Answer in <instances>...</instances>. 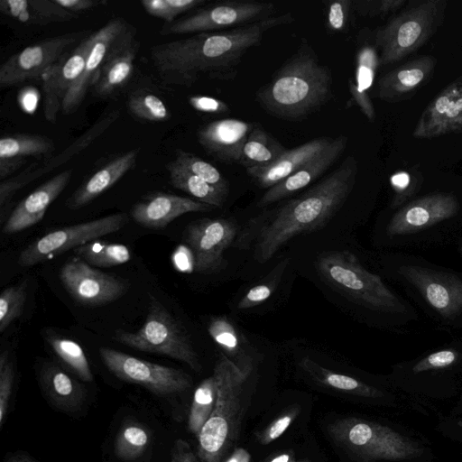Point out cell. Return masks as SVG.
Returning a JSON list of instances; mask_svg holds the SVG:
<instances>
[{"label": "cell", "instance_id": "obj_19", "mask_svg": "<svg viewBox=\"0 0 462 462\" xmlns=\"http://www.w3.org/2000/svg\"><path fill=\"white\" fill-rule=\"evenodd\" d=\"M95 32L85 37L58 62L49 67L42 76L44 96L43 114L47 121L53 123L63 101L82 73L88 54L94 43Z\"/></svg>", "mask_w": 462, "mask_h": 462}, {"label": "cell", "instance_id": "obj_48", "mask_svg": "<svg viewBox=\"0 0 462 462\" xmlns=\"http://www.w3.org/2000/svg\"><path fill=\"white\" fill-rule=\"evenodd\" d=\"M299 413L298 408H291L273 420L265 429L257 434L262 445H267L279 439L294 421Z\"/></svg>", "mask_w": 462, "mask_h": 462}, {"label": "cell", "instance_id": "obj_57", "mask_svg": "<svg viewBox=\"0 0 462 462\" xmlns=\"http://www.w3.org/2000/svg\"><path fill=\"white\" fill-rule=\"evenodd\" d=\"M223 462H251V455L246 449L236 448Z\"/></svg>", "mask_w": 462, "mask_h": 462}, {"label": "cell", "instance_id": "obj_31", "mask_svg": "<svg viewBox=\"0 0 462 462\" xmlns=\"http://www.w3.org/2000/svg\"><path fill=\"white\" fill-rule=\"evenodd\" d=\"M0 11L18 22L36 26L69 22L79 18L53 0H2Z\"/></svg>", "mask_w": 462, "mask_h": 462}, {"label": "cell", "instance_id": "obj_52", "mask_svg": "<svg viewBox=\"0 0 462 462\" xmlns=\"http://www.w3.org/2000/svg\"><path fill=\"white\" fill-rule=\"evenodd\" d=\"M188 101L193 109L203 113L223 114L229 110L227 104L211 97L192 96Z\"/></svg>", "mask_w": 462, "mask_h": 462}, {"label": "cell", "instance_id": "obj_40", "mask_svg": "<svg viewBox=\"0 0 462 462\" xmlns=\"http://www.w3.org/2000/svg\"><path fill=\"white\" fill-rule=\"evenodd\" d=\"M45 337L53 352L73 374L84 382L93 381L87 356L77 342L60 337L52 332L47 333Z\"/></svg>", "mask_w": 462, "mask_h": 462}, {"label": "cell", "instance_id": "obj_43", "mask_svg": "<svg viewBox=\"0 0 462 462\" xmlns=\"http://www.w3.org/2000/svg\"><path fill=\"white\" fill-rule=\"evenodd\" d=\"M174 161L182 168L217 189L224 196H227L228 181L211 163L181 149L176 151Z\"/></svg>", "mask_w": 462, "mask_h": 462}, {"label": "cell", "instance_id": "obj_14", "mask_svg": "<svg viewBox=\"0 0 462 462\" xmlns=\"http://www.w3.org/2000/svg\"><path fill=\"white\" fill-rule=\"evenodd\" d=\"M274 10L273 3L262 2H219L199 9L193 14L165 23L162 35L208 32L236 28L266 17ZM238 27V26H237Z\"/></svg>", "mask_w": 462, "mask_h": 462}, {"label": "cell", "instance_id": "obj_55", "mask_svg": "<svg viewBox=\"0 0 462 462\" xmlns=\"http://www.w3.org/2000/svg\"><path fill=\"white\" fill-rule=\"evenodd\" d=\"M174 264L180 272H191L195 269L194 256L190 249L180 246L173 255Z\"/></svg>", "mask_w": 462, "mask_h": 462}, {"label": "cell", "instance_id": "obj_20", "mask_svg": "<svg viewBox=\"0 0 462 462\" xmlns=\"http://www.w3.org/2000/svg\"><path fill=\"white\" fill-rule=\"evenodd\" d=\"M132 27L125 19L115 18L95 32V41L84 69L63 101L61 110L64 114L69 115L79 107L88 88L94 85L103 64Z\"/></svg>", "mask_w": 462, "mask_h": 462}, {"label": "cell", "instance_id": "obj_3", "mask_svg": "<svg viewBox=\"0 0 462 462\" xmlns=\"http://www.w3.org/2000/svg\"><path fill=\"white\" fill-rule=\"evenodd\" d=\"M385 278L394 282L433 327L462 332V271L410 252H392L382 260Z\"/></svg>", "mask_w": 462, "mask_h": 462}, {"label": "cell", "instance_id": "obj_9", "mask_svg": "<svg viewBox=\"0 0 462 462\" xmlns=\"http://www.w3.org/2000/svg\"><path fill=\"white\" fill-rule=\"evenodd\" d=\"M390 384L414 397L443 398L462 389V337L393 365Z\"/></svg>", "mask_w": 462, "mask_h": 462}, {"label": "cell", "instance_id": "obj_22", "mask_svg": "<svg viewBox=\"0 0 462 462\" xmlns=\"http://www.w3.org/2000/svg\"><path fill=\"white\" fill-rule=\"evenodd\" d=\"M254 125L235 118L212 121L198 131V141L211 156L226 163L239 162Z\"/></svg>", "mask_w": 462, "mask_h": 462}, {"label": "cell", "instance_id": "obj_30", "mask_svg": "<svg viewBox=\"0 0 462 462\" xmlns=\"http://www.w3.org/2000/svg\"><path fill=\"white\" fill-rule=\"evenodd\" d=\"M39 381L44 395L57 409L74 413L82 407L86 400L85 388L60 366L52 363L43 365Z\"/></svg>", "mask_w": 462, "mask_h": 462}, {"label": "cell", "instance_id": "obj_1", "mask_svg": "<svg viewBox=\"0 0 462 462\" xmlns=\"http://www.w3.org/2000/svg\"><path fill=\"white\" fill-rule=\"evenodd\" d=\"M293 20L291 14L287 13L228 31L200 32L156 44L150 50V59L167 85L189 88L206 77L232 80L244 55L260 43L267 31Z\"/></svg>", "mask_w": 462, "mask_h": 462}, {"label": "cell", "instance_id": "obj_12", "mask_svg": "<svg viewBox=\"0 0 462 462\" xmlns=\"http://www.w3.org/2000/svg\"><path fill=\"white\" fill-rule=\"evenodd\" d=\"M127 221L128 216L125 213H116L54 230L27 246L20 254L18 264L29 267L50 260L72 248L116 232Z\"/></svg>", "mask_w": 462, "mask_h": 462}, {"label": "cell", "instance_id": "obj_17", "mask_svg": "<svg viewBox=\"0 0 462 462\" xmlns=\"http://www.w3.org/2000/svg\"><path fill=\"white\" fill-rule=\"evenodd\" d=\"M236 226L225 218H205L190 224L185 232L195 262V270L211 273L221 270L226 262L224 252L233 243Z\"/></svg>", "mask_w": 462, "mask_h": 462}, {"label": "cell", "instance_id": "obj_33", "mask_svg": "<svg viewBox=\"0 0 462 462\" xmlns=\"http://www.w3.org/2000/svg\"><path fill=\"white\" fill-rule=\"evenodd\" d=\"M379 65L376 50L370 45L363 46L356 55L355 80H349L352 99L370 121H374L375 111L368 91Z\"/></svg>", "mask_w": 462, "mask_h": 462}, {"label": "cell", "instance_id": "obj_46", "mask_svg": "<svg viewBox=\"0 0 462 462\" xmlns=\"http://www.w3.org/2000/svg\"><path fill=\"white\" fill-rule=\"evenodd\" d=\"M205 0H142L141 5L151 16L171 23L175 18L189 10L203 5Z\"/></svg>", "mask_w": 462, "mask_h": 462}, {"label": "cell", "instance_id": "obj_58", "mask_svg": "<svg viewBox=\"0 0 462 462\" xmlns=\"http://www.w3.org/2000/svg\"><path fill=\"white\" fill-rule=\"evenodd\" d=\"M5 462H37L30 455L23 451L8 454Z\"/></svg>", "mask_w": 462, "mask_h": 462}, {"label": "cell", "instance_id": "obj_8", "mask_svg": "<svg viewBox=\"0 0 462 462\" xmlns=\"http://www.w3.org/2000/svg\"><path fill=\"white\" fill-rule=\"evenodd\" d=\"M328 430L335 443L359 462H426L430 455L409 434L366 419H341Z\"/></svg>", "mask_w": 462, "mask_h": 462}, {"label": "cell", "instance_id": "obj_10", "mask_svg": "<svg viewBox=\"0 0 462 462\" xmlns=\"http://www.w3.org/2000/svg\"><path fill=\"white\" fill-rule=\"evenodd\" d=\"M447 6V0L419 1L378 28L379 64L397 62L421 47L442 24Z\"/></svg>", "mask_w": 462, "mask_h": 462}, {"label": "cell", "instance_id": "obj_56", "mask_svg": "<svg viewBox=\"0 0 462 462\" xmlns=\"http://www.w3.org/2000/svg\"><path fill=\"white\" fill-rule=\"evenodd\" d=\"M27 162L24 158H0V180L8 179Z\"/></svg>", "mask_w": 462, "mask_h": 462}, {"label": "cell", "instance_id": "obj_21", "mask_svg": "<svg viewBox=\"0 0 462 462\" xmlns=\"http://www.w3.org/2000/svg\"><path fill=\"white\" fill-rule=\"evenodd\" d=\"M462 132V76L447 85L425 107L412 133L430 139Z\"/></svg>", "mask_w": 462, "mask_h": 462}, {"label": "cell", "instance_id": "obj_45", "mask_svg": "<svg viewBox=\"0 0 462 462\" xmlns=\"http://www.w3.org/2000/svg\"><path fill=\"white\" fill-rule=\"evenodd\" d=\"M27 296V282L23 281L6 287L0 295V332L23 313Z\"/></svg>", "mask_w": 462, "mask_h": 462}, {"label": "cell", "instance_id": "obj_16", "mask_svg": "<svg viewBox=\"0 0 462 462\" xmlns=\"http://www.w3.org/2000/svg\"><path fill=\"white\" fill-rule=\"evenodd\" d=\"M60 281L69 295L79 303L97 306L120 298L128 285L123 280L91 267L80 258L64 263Z\"/></svg>", "mask_w": 462, "mask_h": 462}, {"label": "cell", "instance_id": "obj_27", "mask_svg": "<svg viewBox=\"0 0 462 462\" xmlns=\"http://www.w3.org/2000/svg\"><path fill=\"white\" fill-rule=\"evenodd\" d=\"M136 29L133 26L115 47L103 64L93 85L99 97H108L123 88L130 79L139 42L135 39Z\"/></svg>", "mask_w": 462, "mask_h": 462}, {"label": "cell", "instance_id": "obj_41", "mask_svg": "<svg viewBox=\"0 0 462 462\" xmlns=\"http://www.w3.org/2000/svg\"><path fill=\"white\" fill-rule=\"evenodd\" d=\"M216 399V381L211 374L198 385L193 394L188 418V428L192 434L199 435L214 409Z\"/></svg>", "mask_w": 462, "mask_h": 462}, {"label": "cell", "instance_id": "obj_49", "mask_svg": "<svg viewBox=\"0 0 462 462\" xmlns=\"http://www.w3.org/2000/svg\"><path fill=\"white\" fill-rule=\"evenodd\" d=\"M351 0H336L329 2L327 7V27L337 32L345 30L351 9Z\"/></svg>", "mask_w": 462, "mask_h": 462}, {"label": "cell", "instance_id": "obj_60", "mask_svg": "<svg viewBox=\"0 0 462 462\" xmlns=\"http://www.w3.org/2000/svg\"><path fill=\"white\" fill-rule=\"evenodd\" d=\"M457 254L462 261V235L455 242Z\"/></svg>", "mask_w": 462, "mask_h": 462}, {"label": "cell", "instance_id": "obj_39", "mask_svg": "<svg viewBox=\"0 0 462 462\" xmlns=\"http://www.w3.org/2000/svg\"><path fill=\"white\" fill-rule=\"evenodd\" d=\"M74 254L89 265L97 267H112L131 260V252L125 245L97 240L76 247Z\"/></svg>", "mask_w": 462, "mask_h": 462}, {"label": "cell", "instance_id": "obj_28", "mask_svg": "<svg viewBox=\"0 0 462 462\" xmlns=\"http://www.w3.org/2000/svg\"><path fill=\"white\" fill-rule=\"evenodd\" d=\"M332 140L330 137L313 139L293 149L286 150L271 164L249 168L246 169V172L259 187L270 189L318 155Z\"/></svg>", "mask_w": 462, "mask_h": 462}, {"label": "cell", "instance_id": "obj_59", "mask_svg": "<svg viewBox=\"0 0 462 462\" xmlns=\"http://www.w3.org/2000/svg\"><path fill=\"white\" fill-rule=\"evenodd\" d=\"M293 459V456L290 452L281 453L273 457L269 462H291Z\"/></svg>", "mask_w": 462, "mask_h": 462}, {"label": "cell", "instance_id": "obj_11", "mask_svg": "<svg viewBox=\"0 0 462 462\" xmlns=\"http://www.w3.org/2000/svg\"><path fill=\"white\" fill-rule=\"evenodd\" d=\"M149 308L143 326L136 332H121L120 343L140 351L161 354L200 370L199 356L180 323L163 304L149 295Z\"/></svg>", "mask_w": 462, "mask_h": 462}, {"label": "cell", "instance_id": "obj_61", "mask_svg": "<svg viewBox=\"0 0 462 462\" xmlns=\"http://www.w3.org/2000/svg\"><path fill=\"white\" fill-rule=\"evenodd\" d=\"M291 462H309L308 460H295L294 458Z\"/></svg>", "mask_w": 462, "mask_h": 462}, {"label": "cell", "instance_id": "obj_35", "mask_svg": "<svg viewBox=\"0 0 462 462\" xmlns=\"http://www.w3.org/2000/svg\"><path fill=\"white\" fill-rule=\"evenodd\" d=\"M286 150L263 127L254 125L243 147L239 163L245 169L266 166L276 161Z\"/></svg>", "mask_w": 462, "mask_h": 462}, {"label": "cell", "instance_id": "obj_7", "mask_svg": "<svg viewBox=\"0 0 462 462\" xmlns=\"http://www.w3.org/2000/svg\"><path fill=\"white\" fill-rule=\"evenodd\" d=\"M212 374L217 386L216 403L197 436L201 462H223L236 441L245 404V385L250 375L222 352Z\"/></svg>", "mask_w": 462, "mask_h": 462}, {"label": "cell", "instance_id": "obj_23", "mask_svg": "<svg viewBox=\"0 0 462 462\" xmlns=\"http://www.w3.org/2000/svg\"><path fill=\"white\" fill-rule=\"evenodd\" d=\"M437 59L422 55L383 75L378 81L377 94L388 103L405 101L425 86L434 74Z\"/></svg>", "mask_w": 462, "mask_h": 462}, {"label": "cell", "instance_id": "obj_13", "mask_svg": "<svg viewBox=\"0 0 462 462\" xmlns=\"http://www.w3.org/2000/svg\"><path fill=\"white\" fill-rule=\"evenodd\" d=\"M99 354L106 366L117 378L139 384L157 395L182 393L191 386V378L180 370L142 360L109 347H101Z\"/></svg>", "mask_w": 462, "mask_h": 462}, {"label": "cell", "instance_id": "obj_34", "mask_svg": "<svg viewBox=\"0 0 462 462\" xmlns=\"http://www.w3.org/2000/svg\"><path fill=\"white\" fill-rule=\"evenodd\" d=\"M208 332L220 349L243 372L250 374L253 358L244 350L235 326L226 316L213 317L208 326Z\"/></svg>", "mask_w": 462, "mask_h": 462}, {"label": "cell", "instance_id": "obj_44", "mask_svg": "<svg viewBox=\"0 0 462 462\" xmlns=\"http://www.w3.org/2000/svg\"><path fill=\"white\" fill-rule=\"evenodd\" d=\"M423 177L419 171H399L390 177L393 196L388 208L393 209L416 196L423 187Z\"/></svg>", "mask_w": 462, "mask_h": 462}, {"label": "cell", "instance_id": "obj_53", "mask_svg": "<svg viewBox=\"0 0 462 462\" xmlns=\"http://www.w3.org/2000/svg\"><path fill=\"white\" fill-rule=\"evenodd\" d=\"M198 457L183 439H177L172 446L171 462H199Z\"/></svg>", "mask_w": 462, "mask_h": 462}, {"label": "cell", "instance_id": "obj_29", "mask_svg": "<svg viewBox=\"0 0 462 462\" xmlns=\"http://www.w3.org/2000/svg\"><path fill=\"white\" fill-rule=\"evenodd\" d=\"M138 154V149L130 150L106 162L75 190L67 207L79 209L110 189L134 167Z\"/></svg>", "mask_w": 462, "mask_h": 462}, {"label": "cell", "instance_id": "obj_37", "mask_svg": "<svg viewBox=\"0 0 462 462\" xmlns=\"http://www.w3.org/2000/svg\"><path fill=\"white\" fill-rule=\"evenodd\" d=\"M55 150L53 140L32 134H15L0 140V158L43 157L48 159Z\"/></svg>", "mask_w": 462, "mask_h": 462}, {"label": "cell", "instance_id": "obj_47", "mask_svg": "<svg viewBox=\"0 0 462 462\" xmlns=\"http://www.w3.org/2000/svg\"><path fill=\"white\" fill-rule=\"evenodd\" d=\"M14 386V368L9 352L0 355V427L5 424Z\"/></svg>", "mask_w": 462, "mask_h": 462}, {"label": "cell", "instance_id": "obj_50", "mask_svg": "<svg viewBox=\"0 0 462 462\" xmlns=\"http://www.w3.org/2000/svg\"><path fill=\"white\" fill-rule=\"evenodd\" d=\"M406 0H378L361 2L358 11L363 15H385L400 9L406 4Z\"/></svg>", "mask_w": 462, "mask_h": 462}, {"label": "cell", "instance_id": "obj_4", "mask_svg": "<svg viewBox=\"0 0 462 462\" xmlns=\"http://www.w3.org/2000/svg\"><path fill=\"white\" fill-rule=\"evenodd\" d=\"M462 235V199L453 190L420 191L386 211L378 226L382 245L394 252L455 243Z\"/></svg>", "mask_w": 462, "mask_h": 462}, {"label": "cell", "instance_id": "obj_54", "mask_svg": "<svg viewBox=\"0 0 462 462\" xmlns=\"http://www.w3.org/2000/svg\"><path fill=\"white\" fill-rule=\"evenodd\" d=\"M60 6L78 14L79 12L93 9L97 6L106 5L104 0H53Z\"/></svg>", "mask_w": 462, "mask_h": 462}, {"label": "cell", "instance_id": "obj_2", "mask_svg": "<svg viewBox=\"0 0 462 462\" xmlns=\"http://www.w3.org/2000/svg\"><path fill=\"white\" fill-rule=\"evenodd\" d=\"M357 170V161L348 156L319 183L277 208L260 229L255 260L265 263L291 238L324 226L352 192Z\"/></svg>", "mask_w": 462, "mask_h": 462}, {"label": "cell", "instance_id": "obj_15", "mask_svg": "<svg viewBox=\"0 0 462 462\" xmlns=\"http://www.w3.org/2000/svg\"><path fill=\"white\" fill-rule=\"evenodd\" d=\"M84 32H69L27 46L10 56L0 67V86L12 87L28 80H40L43 72L58 62Z\"/></svg>", "mask_w": 462, "mask_h": 462}, {"label": "cell", "instance_id": "obj_5", "mask_svg": "<svg viewBox=\"0 0 462 462\" xmlns=\"http://www.w3.org/2000/svg\"><path fill=\"white\" fill-rule=\"evenodd\" d=\"M316 269L323 281L368 311L385 328L404 334L420 320L419 311L407 298L349 251L321 254Z\"/></svg>", "mask_w": 462, "mask_h": 462}, {"label": "cell", "instance_id": "obj_42", "mask_svg": "<svg viewBox=\"0 0 462 462\" xmlns=\"http://www.w3.org/2000/svg\"><path fill=\"white\" fill-rule=\"evenodd\" d=\"M128 111L137 119L147 122H164L171 113L164 102L153 93L136 90L127 99Z\"/></svg>", "mask_w": 462, "mask_h": 462}, {"label": "cell", "instance_id": "obj_36", "mask_svg": "<svg viewBox=\"0 0 462 462\" xmlns=\"http://www.w3.org/2000/svg\"><path fill=\"white\" fill-rule=\"evenodd\" d=\"M166 169L169 172L170 182L174 188L215 208L223 205L226 196L199 177L182 168L174 160L166 165Z\"/></svg>", "mask_w": 462, "mask_h": 462}, {"label": "cell", "instance_id": "obj_32", "mask_svg": "<svg viewBox=\"0 0 462 462\" xmlns=\"http://www.w3.org/2000/svg\"><path fill=\"white\" fill-rule=\"evenodd\" d=\"M300 365L313 380L328 388L363 398L389 397V393L383 389L358 378L331 371L310 357L302 358Z\"/></svg>", "mask_w": 462, "mask_h": 462}, {"label": "cell", "instance_id": "obj_25", "mask_svg": "<svg viewBox=\"0 0 462 462\" xmlns=\"http://www.w3.org/2000/svg\"><path fill=\"white\" fill-rule=\"evenodd\" d=\"M214 208L189 198L155 192L134 206L132 217L143 226L161 229L186 213L209 211Z\"/></svg>", "mask_w": 462, "mask_h": 462}, {"label": "cell", "instance_id": "obj_18", "mask_svg": "<svg viewBox=\"0 0 462 462\" xmlns=\"http://www.w3.org/2000/svg\"><path fill=\"white\" fill-rule=\"evenodd\" d=\"M120 116V111L114 109L102 115L87 131L79 136L59 154L50 157L39 167L31 164L21 173L10 177L0 183L1 212L7 208L13 196L21 189L46 175L88 147L95 140L102 135Z\"/></svg>", "mask_w": 462, "mask_h": 462}, {"label": "cell", "instance_id": "obj_24", "mask_svg": "<svg viewBox=\"0 0 462 462\" xmlns=\"http://www.w3.org/2000/svg\"><path fill=\"white\" fill-rule=\"evenodd\" d=\"M71 175L72 170L63 171L25 197L6 219L3 233L7 235L17 233L39 223L43 218L48 207L67 187Z\"/></svg>", "mask_w": 462, "mask_h": 462}, {"label": "cell", "instance_id": "obj_26", "mask_svg": "<svg viewBox=\"0 0 462 462\" xmlns=\"http://www.w3.org/2000/svg\"><path fill=\"white\" fill-rule=\"evenodd\" d=\"M346 146V136L340 135L334 138L322 152L306 162L298 171L268 189L260 199L258 206H267L307 187L321 176L339 158Z\"/></svg>", "mask_w": 462, "mask_h": 462}, {"label": "cell", "instance_id": "obj_51", "mask_svg": "<svg viewBox=\"0 0 462 462\" xmlns=\"http://www.w3.org/2000/svg\"><path fill=\"white\" fill-rule=\"evenodd\" d=\"M274 285L272 283H261L252 287L246 294L239 300L237 308L247 310L254 308L265 300L273 294Z\"/></svg>", "mask_w": 462, "mask_h": 462}, {"label": "cell", "instance_id": "obj_38", "mask_svg": "<svg viewBox=\"0 0 462 462\" xmlns=\"http://www.w3.org/2000/svg\"><path fill=\"white\" fill-rule=\"evenodd\" d=\"M151 439L152 434L147 427L138 422H127L120 428L115 439V455L123 461H134L146 451Z\"/></svg>", "mask_w": 462, "mask_h": 462}, {"label": "cell", "instance_id": "obj_6", "mask_svg": "<svg viewBox=\"0 0 462 462\" xmlns=\"http://www.w3.org/2000/svg\"><path fill=\"white\" fill-rule=\"evenodd\" d=\"M332 77L313 54L299 52L256 95L261 106L282 119L298 120L319 109L331 96Z\"/></svg>", "mask_w": 462, "mask_h": 462}]
</instances>
